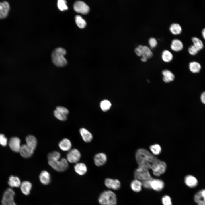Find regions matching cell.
Returning a JSON list of instances; mask_svg holds the SVG:
<instances>
[{
  "instance_id": "4dcf8cb0",
  "label": "cell",
  "mask_w": 205,
  "mask_h": 205,
  "mask_svg": "<svg viewBox=\"0 0 205 205\" xmlns=\"http://www.w3.org/2000/svg\"><path fill=\"white\" fill-rule=\"evenodd\" d=\"M169 30L173 34L177 35L181 34L182 31L180 25L177 23H173L170 26Z\"/></svg>"
},
{
  "instance_id": "5b68a950",
  "label": "cell",
  "mask_w": 205,
  "mask_h": 205,
  "mask_svg": "<svg viewBox=\"0 0 205 205\" xmlns=\"http://www.w3.org/2000/svg\"><path fill=\"white\" fill-rule=\"evenodd\" d=\"M167 165L164 161L157 159L151 164V169L153 174L157 176L163 174L166 171Z\"/></svg>"
},
{
  "instance_id": "cb8c5ba5",
  "label": "cell",
  "mask_w": 205,
  "mask_h": 205,
  "mask_svg": "<svg viewBox=\"0 0 205 205\" xmlns=\"http://www.w3.org/2000/svg\"><path fill=\"white\" fill-rule=\"evenodd\" d=\"M39 178L40 182L45 185L49 184L51 180L50 174L46 170L41 171L39 175Z\"/></svg>"
},
{
  "instance_id": "7a4b0ae2",
  "label": "cell",
  "mask_w": 205,
  "mask_h": 205,
  "mask_svg": "<svg viewBox=\"0 0 205 205\" xmlns=\"http://www.w3.org/2000/svg\"><path fill=\"white\" fill-rule=\"evenodd\" d=\"M98 202L101 205H116V196L113 192L109 190L103 192L99 196Z\"/></svg>"
},
{
  "instance_id": "603a6c76",
  "label": "cell",
  "mask_w": 205,
  "mask_h": 205,
  "mask_svg": "<svg viewBox=\"0 0 205 205\" xmlns=\"http://www.w3.org/2000/svg\"><path fill=\"white\" fill-rule=\"evenodd\" d=\"M75 172L80 175H84L87 172V168L86 165L82 163H77L74 166Z\"/></svg>"
},
{
  "instance_id": "74e56055",
  "label": "cell",
  "mask_w": 205,
  "mask_h": 205,
  "mask_svg": "<svg viewBox=\"0 0 205 205\" xmlns=\"http://www.w3.org/2000/svg\"><path fill=\"white\" fill-rule=\"evenodd\" d=\"M57 5L59 9L61 11H64L68 9L66 4V1L64 0L58 1Z\"/></svg>"
},
{
  "instance_id": "ab89813d",
  "label": "cell",
  "mask_w": 205,
  "mask_h": 205,
  "mask_svg": "<svg viewBox=\"0 0 205 205\" xmlns=\"http://www.w3.org/2000/svg\"><path fill=\"white\" fill-rule=\"evenodd\" d=\"M152 179L151 177L148 179L142 181V186L146 188H151V183Z\"/></svg>"
},
{
  "instance_id": "6da1fadb",
  "label": "cell",
  "mask_w": 205,
  "mask_h": 205,
  "mask_svg": "<svg viewBox=\"0 0 205 205\" xmlns=\"http://www.w3.org/2000/svg\"><path fill=\"white\" fill-rule=\"evenodd\" d=\"M66 53L65 50L62 48L55 49L52 54V59L53 63L58 67L65 66L67 64V61L64 57Z\"/></svg>"
},
{
  "instance_id": "f546056e",
  "label": "cell",
  "mask_w": 205,
  "mask_h": 205,
  "mask_svg": "<svg viewBox=\"0 0 205 205\" xmlns=\"http://www.w3.org/2000/svg\"><path fill=\"white\" fill-rule=\"evenodd\" d=\"M200 64L196 61L190 62L189 64V68L190 71L193 73H199L201 69Z\"/></svg>"
},
{
  "instance_id": "4316f807",
  "label": "cell",
  "mask_w": 205,
  "mask_h": 205,
  "mask_svg": "<svg viewBox=\"0 0 205 205\" xmlns=\"http://www.w3.org/2000/svg\"><path fill=\"white\" fill-rule=\"evenodd\" d=\"M183 47V43L179 39H174L172 41L170 47L173 50L176 52L180 51L182 50Z\"/></svg>"
},
{
  "instance_id": "83f0119b",
  "label": "cell",
  "mask_w": 205,
  "mask_h": 205,
  "mask_svg": "<svg viewBox=\"0 0 205 205\" xmlns=\"http://www.w3.org/2000/svg\"><path fill=\"white\" fill-rule=\"evenodd\" d=\"M20 187L22 193L25 195H28L30 193L32 184L29 181H24L21 183Z\"/></svg>"
},
{
  "instance_id": "1f68e13d",
  "label": "cell",
  "mask_w": 205,
  "mask_h": 205,
  "mask_svg": "<svg viewBox=\"0 0 205 205\" xmlns=\"http://www.w3.org/2000/svg\"><path fill=\"white\" fill-rule=\"evenodd\" d=\"M161 58L163 61L165 62H169L173 59V55L169 50H165L162 52Z\"/></svg>"
},
{
  "instance_id": "e575fe53",
  "label": "cell",
  "mask_w": 205,
  "mask_h": 205,
  "mask_svg": "<svg viewBox=\"0 0 205 205\" xmlns=\"http://www.w3.org/2000/svg\"><path fill=\"white\" fill-rule=\"evenodd\" d=\"M111 106L110 102L108 100H104L102 101L100 103L101 109L104 112H106L110 109Z\"/></svg>"
},
{
  "instance_id": "e0dca14e",
  "label": "cell",
  "mask_w": 205,
  "mask_h": 205,
  "mask_svg": "<svg viewBox=\"0 0 205 205\" xmlns=\"http://www.w3.org/2000/svg\"><path fill=\"white\" fill-rule=\"evenodd\" d=\"M194 199L198 205H205V189L197 192L194 196Z\"/></svg>"
},
{
  "instance_id": "ee69618b",
  "label": "cell",
  "mask_w": 205,
  "mask_h": 205,
  "mask_svg": "<svg viewBox=\"0 0 205 205\" xmlns=\"http://www.w3.org/2000/svg\"><path fill=\"white\" fill-rule=\"evenodd\" d=\"M200 98L202 103L205 104V91L202 93L200 95Z\"/></svg>"
},
{
  "instance_id": "5bb4252c",
  "label": "cell",
  "mask_w": 205,
  "mask_h": 205,
  "mask_svg": "<svg viewBox=\"0 0 205 205\" xmlns=\"http://www.w3.org/2000/svg\"><path fill=\"white\" fill-rule=\"evenodd\" d=\"M107 160V157L105 154L100 153L96 154L94 157L95 164L97 166H101L104 165Z\"/></svg>"
},
{
  "instance_id": "ffe728a7",
  "label": "cell",
  "mask_w": 205,
  "mask_h": 205,
  "mask_svg": "<svg viewBox=\"0 0 205 205\" xmlns=\"http://www.w3.org/2000/svg\"><path fill=\"white\" fill-rule=\"evenodd\" d=\"M184 182L187 186L191 188L196 187L198 184V181L196 178L191 175H188L185 177Z\"/></svg>"
},
{
  "instance_id": "30bf717a",
  "label": "cell",
  "mask_w": 205,
  "mask_h": 205,
  "mask_svg": "<svg viewBox=\"0 0 205 205\" xmlns=\"http://www.w3.org/2000/svg\"><path fill=\"white\" fill-rule=\"evenodd\" d=\"M81 157L79 151L76 149L69 150L67 155V159L72 163H77L79 161Z\"/></svg>"
},
{
  "instance_id": "2e32d148",
  "label": "cell",
  "mask_w": 205,
  "mask_h": 205,
  "mask_svg": "<svg viewBox=\"0 0 205 205\" xmlns=\"http://www.w3.org/2000/svg\"><path fill=\"white\" fill-rule=\"evenodd\" d=\"M10 9L9 3L6 1L0 2V19L5 18Z\"/></svg>"
},
{
  "instance_id": "7402d4cb",
  "label": "cell",
  "mask_w": 205,
  "mask_h": 205,
  "mask_svg": "<svg viewBox=\"0 0 205 205\" xmlns=\"http://www.w3.org/2000/svg\"><path fill=\"white\" fill-rule=\"evenodd\" d=\"M58 146L63 151H69L72 146L71 141L68 139L64 138L59 143Z\"/></svg>"
},
{
  "instance_id": "f35d334b",
  "label": "cell",
  "mask_w": 205,
  "mask_h": 205,
  "mask_svg": "<svg viewBox=\"0 0 205 205\" xmlns=\"http://www.w3.org/2000/svg\"><path fill=\"white\" fill-rule=\"evenodd\" d=\"M162 202L163 205H172L171 198L167 195H165L162 197Z\"/></svg>"
},
{
  "instance_id": "277c9868",
  "label": "cell",
  "mask_w": 205,
  "mask_h": 205,
  "mask_svg": "<svg viewBox=\"0 0 205 205\" xmlns=\"http://www.w3.org/2000/svg\"><path fill=\"white\" fill-rule=\"evenodd\" d=\"M54 161H48V163L53 169L58 172H63L66 170L68 167V161L66 159L63 158L61 159Z\"/></svg>"
},
{
  "instance_id": "ba28073f",
  "label": "cell",
  "mask_w": 205,
  "mask_h": 205,
  "mask_svg": "<svg viewBox=\"0 0 205 205\" xmlns=\"http://www.w3.org/2000/svg\"><path fill=\"white\" fill-rule=\"evenodd\" d=\"M134 177L136 179L140 181H144L151 177L149 169L140 166L134 171Z\"/></svg>"
},
{
  "instance_id": "9a60e30c",
  "label": "cell",
  "mask_w": 205,
  "mask_h": 205,
  "mask_svg": "<svg viewBox=\"0 0 205 205\" xmlns=\"http://www.w3.org/2000/svg\"><path fill=\"white\" fill-rule=\"evenodd\" d=\"M34 151V150L26 144H24L21 145L19 152L23 157L28 158L32 156Z\"/></svg>"
},
{
  "instance_id": "d6a6232c",
  "label": "cell",
  "mask_w": 205,
  "mask_h": 205,
  "mask_svg": "<svg viewBox=\"0 0 205 205\" xmlns=\"http://www.w3.org/2000/svg\"><path fill=\"white\" fill-rule=\"evenodd\" d=\"M193 45L196 48L198 51L202 49L204 46L203 44L202 41L198 38L194 37L192 38Z\"/></svg>"
},
{
  "instance_id": "3957f363",
  "label": "cell",
  "mask_w": 205,
  "mask_h": 205,
  "mask_svg": "<svg viewBox=\"0 0 205 205\" xmlns=\"http://www.w3.org/2000/svg\"><path fill=\"white\" fill-rule=\"evenodd\" d=\"M135 158L138 165L145 161L152 163L157 159L148 151L144 149H140L137 151Z\"/></svg>"
},
{
  "instance_id": "4fadbf2b",
  "label": "cell",
  "mask_w": 205,
  "mask_h": 205,
  "mask_svg": "<svg viewBox=\"0 0 205 205\" xmlns=\"http://www.w3.org/2000/svg\"><path fill=\"white\" fill-rule=\"evenodd\" d=\"M20 139L17 137H13L9 140V145L10 149L16 152H19L21 145Z\"/></svg>"
},
{
  "instance_id": "484cf974",
  "label": "cell",
  "mask_w": 205,
  "mask_h": 205,
  "mask_svg": "<svg viewBox=\"0 0 205 205\" xmlns=\"http://www.w3.org/2000/svg\"><path fill=\"white\" fill-rule=\"evenodd\" d=\"M26 144L33 150L36 148L37 144V140L33 135H29L26 138Z\"/></svg>"
},
{
  "instance_id": "9c48e42d",
  "label": "cell",
  "mask_w": 205,
  "mask_h": 205,
  "mask_svg": "<svg viewBox=\"0 0 205 205\" xmlns=\"http://www.w3.org/2000/svg\"><path fill=\"white\" fill-rule=\"evenodd\" d=\"M69 111L66 108L62 106H57L54 111V116L61 121H65L67 118Z\"/></svg>"
},
{
  "instance_id": "f1b7e54d",
  "label": "cell",
  "mask_w": 205,
  "mask_h": 205,
  "mask_svg": "<svg viewBox=\"0 0 205 205\" xmlns=\"http://www.w3.org/2000/svg\"><path fill=\"white\" fill-rule=\"evenodd\" d=\"M130 186L133 191L136 192H139L142 189V182L140 181L135 179L132 181Z\"/></svg>"
},
{
  "instance_id": "d590c367",
  "label": "cell",
  "mask_w": 205,
  "mask_h": 205,
  "mask_svg": "<svg viewBox=\"0 0 205 205\" xmlns=\"http://www.w3.org/2000/svg\"><path fill=\"white\" fill-rule=\"evenodd\" d=\"M75 19L77 25L79 28H83L86 26V22L81 16H76Z\"/></svg>"
},
{
  "instance_id": "60d3db41",
  "label": "cell",
  "mask_w": 205,
  "mask_h": 205,
  "mask_svg": "<svg viewBox=\"0 0 205 205\" xmlns=\"http://www.w3.org/2000/svg\"><path fill=\"white\" fill-rule=\"evenodd\" d=\"M7 139L3 134H0V144L2 146H5L7 144Z\"/></svg>"
},
{
  "instance_id": "f6af8a7d",
  "label": "cell",
  "mask_w": 205,
  "mask_h": 205,
  "mask_svg": "<svg viewBox=\"0 0 205 205\" xmlns=\"http://www.w3.org/2000/svg\"><path fill=\"white\" fill-rule=\"evenodd\" d=\"M202 34L203 38L205 40V28L202 30Z\"/></svg>"
},
{
  "instance_id": "b9f144b4",
  "label": "cell",
  "mask_w": 205,
  "mask_h": 205,
  "mask_svg": "<svg viewBox=\"0 0 205 205\" xmlns=\"http://www.w3.org/2000/svg\"><path fill=\"white\" fill-rule=\"evenodd\" d=\"M149 44L151 48H154L156 47L157 44V42L156 39L153 37H151L148 40Z\"/></svg>"
},
{
  "instance_id": "7bdbcfd3",
  "label": "cell",
  "mask_w": 205,
  "mask_h": 205,
  "mask_svg": "<svg viewBox=\"0 0 205 205\" xmlns=\"http://www.w3.org/2000/svg\"><path fill=\"white\" fill-rule=\"evenodd\" d=\"M188 50L189 53L190 54L193 55H196L198 51L193 45H191L188 48Z\"/></svg>"
},
{
  "instance_id": "8992f818",
  "label": "cell",
  "mask_w": 205,
  "mask_h": 205,
  "mask_svg": "<svg viewBox=\"0 0 205 205\" xmlns=\"http://www.w3.org/2000/svg\"><path fill=\"white\" fill-rule=\"evenodd\" d=\"M15 195L11 188H8L4 191L1 201V205H17L14 201Z\"/></svg>"
},
{
  "instance_id": "8d00e7d4",
  "label": "cell",
  "mask_w": 205,
  "mask_h": 205,
  "mask_svg": "<svg viewBox=\"0 0 205 205\" xmlns=\"http://www.w3.org/2000/svg\"><path fill=\"white\" fill-rule=\"evenodd\" d=\"M150 149L154 155H158L161 152V149L160 146L158 144L152 145L150 147Z\"/></svg>"
},
{
  "instance_id": "7c38bea8",
  "label": "cell",
  "mask_w": 205,
  "mask_h": 205,
  "mask_svg": "<svg viewBox=\"0 0 205 205\" xmlns=\"http://www.w3.org/2000/svg\"><path fill=\"white\" fill-rule=\"evenodd\" d=\"M104 184L108 188L115 190H118L121 187L120 182L117 179L106 178L104 181Z\"/></svg>"
},
{
  "instance_id": "bcb514c9",
  "label": "cell",
  "mask_w": 205,
  "mask_h": 205,
  "mask_svg": "<svg viewBox=\"0 0 205 205\" xmlns=\"http://www.w3.org/2000/svg\"><path fill=\"white\" fill-rule=\"evenodd\" d=\"M140 59L142 61L144 62H146L147 60V59L142 57H141Z\"/></svg>"
},
{
  "instance_id": "ac0fdd59",
  "label": "cell",
  "mask_w": 205,
  "mask_h": 205,
  "mask_svg": "<svg viewBox=\"0 0 205 205\" xmlns=\"http://www.w3.org/2000/svg\"><path fill=\"white\" fill-rule=\"evenodd\" d=\"M164 186V183L162 180L152 179L151 183V188L156 191H159L163 189Z\"/></svg>"
},
{
  "instance_id": "d4e9b609",
  "label": "cell",
  "mask_w": 205,
  "mask_h": 205,
  "mask_svg": "<svg viewBox=\"0 0 205 205\" xmlns=\"http://www.w3.org/2000/svg\"><path fill=\"white\" fill-rule=\"evenodd\" d=\"M8 183L11 188H18L20 186L21 183L18 177L11 175L9 177Z\"/></svg>"
},
{
  "instance_id": "44dd1931",
  "label": "cell",
  "mask_w": 205,
  "mask_h": 205,
  "mask_svg": "<svg viewBox=\"0 0 205 205\" xmlns=\"http://www.w3.org/2000/svg\"><path fill=\"white\" fill-rule=\"evenodd\" d=\"M79 132L83 141L86 142H89L91 141L93 137L91 133L87 130L84 128H81Z\"/></svg>"
},
{
  "instance_id": "52a82bcc",
  "label": "cell",
  "mask_w": 205,
  "mask_h": 205,
  "mask_svg": "<svg viewBox=\"0 0 205 205\" xmlns=\"http://www.w3.org/2000/svg\"><path fill=\"white\" fill-rule=\"evenodd\" d=\"M136 54L139 56L148 59L151 58L153 53L150 49L147 46L139 45L134 50Z\"/></svg>"
},
{
  "instance_id": "8fae6325",
  "label": "cell",
  "mask_w": 205,
  "mask_h": 205,
  "mask_svg": "<svg viewBox=\"0 0 205 205\" xmlns=\"http://www.w3.org/2000/svg\"><path fill=\"white\" fill-rule=\"evenodd\" d=\"M73 8L77 12L83 14H87L89 11V7L84 2L77 1L73 5Z\"/></svg>"
},
{
  "instance_id": "d6986e66",
  "label": "cell",
  "mask_w": 205,
  "mask_h": 205,
  "mask_svg": "<svg viewBox=\"0 0 205 205\" xmlns=\"http://www.w3.org/2000/svg\"><path fill=\"white\" fill-rule=\"evenodd\" d=\"M162 74L163 75V80L165 83H168L173 81L175 79L174 74L169 70L166 69L163 70Z\"/></svg>"
},
{
  "instance_id": "836d02e7",
  "label": "cell",
  "mask_w": 205,
  "mask_h": 205,
  "mask_svg": "<svg viewBox=\"0 0 205 205\" xmlns=\"http://www.w3.org/2000/svg\"><path fill=\"white\" fill-rule=\"evenodd\" d=\"M61 156L60 153L56 151H54L49 153L47 156L48 161H54L59 159Z\"/></svg>"
}]
</instances>
